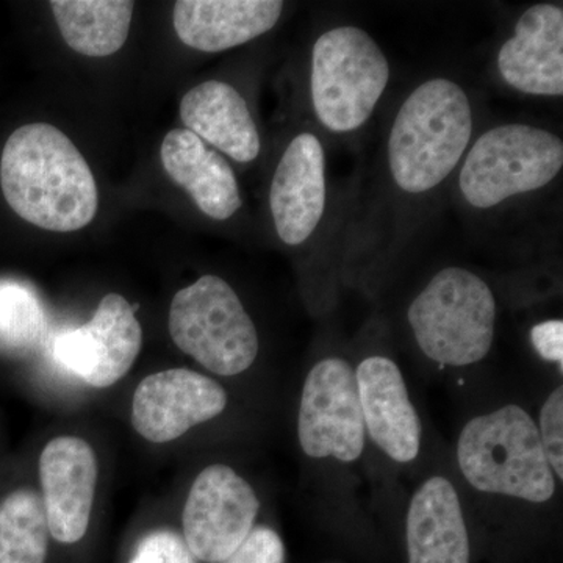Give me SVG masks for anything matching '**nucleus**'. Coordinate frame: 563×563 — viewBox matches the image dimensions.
Returning a JSON list of instances; mask_svg holds the SVG:
<instances>
[{
  "label": "nucleus",
  "mask_w": 563,
  "mask_h": 563,
  "mask_svg": "<svg viewBox=\"0 0 563 563\" xmlns=\"http://www.w3.org/2000/svg\"><path fill=\"white\" fill-rule=\"evenodd\" d=\"M279 0H180L174 29L181 43L201 52H222L265 35L279 22Z\"/></svg>",
  "instance_id": "nucleus-16"
},
{
  "label": "nucleus",
  "mask_w": 563,
  "mask_h": 563,
  "mask_svg": "<svg viewBox=\"0 0 563 563\" xmlns=\"http://www.w3.org/2000/svg\"><path fill=\"white\" fill-rule=\"evenodd\" d=\"M563 166V143L553 132L526 124L490 129L473 144L463 163L459 188L476 209L540 190Z\"/></svg>",
  "instance_id": "nucleus-7"
},
{
  "label": "nucleus",
  "mask_w": 563,
  "mask_h": 563,
  "mask_svg": "<svg viewBox=\"0 0 563 563\" xmlns=\"http://www.w3.org/2000/svg\"><path fill=\"white\" fill-rule=\"evenodd\" d=\"M498 70L509 87L525 95L562 96V7L539 3L526 10L512 38L499 49Z\"/></svg>",
  "instance_id": "nucleus-15"
},
{
  "label": "nucleus",
  "mask_w": 563,
  "mask_h": 563,
  "mask_svg": "<svg viewBox=\"0 0 563 563\" xmlns=\"http://www.w3.org/2000/svg\"><path fill=\"white\" fill-rule=\"evenodd\" d=\"M98 459L79 437H57L40 455V481L51 536L57 542H80L90 525Z\"/></svg>",
  "instance_id": "nucleus-12"
},
{
  "label": "nucleus",
  "mask_w": 563,
  "mask_h": 563,
  "mask_svg": "<svg viewBox=\"0 0 563 563\" xmlns=\"http://www.w3.org/2000/svg\"><path fill=\"white\" fill-rule=\"evenodd\" d=\"M285 547L279 533L258 526L222 563H284Z\"/></svg>",
  "instance_id": "nucleus-25"
},
{
  "label": "nucleus",
  "mask_w": 563,
  "mask_h": 563,
  "mask_svg": "<svg viewBox=\"0 0 563 563\" xmlns=\"http://www.w3.org/2000/svg\"><path fill=\"white\" fill-rule=\"evenodd\" d=\"M540 440L548 463L559 481L563 479V387H558L540 410Z\"/></svg>",
  "instance_id": "nucleus-23"
},
{
  "label": "nucleus",
  "mask_w": 563,
  "mask_h": 563,
  "mask_svg": "<svg viewBox=\"0 0 563 563\" xmlns=\"http://www.w3.org/2000/svg\"><path fill=\"white\" fill-rule=\"evenodd\" d=\"M406 533L409 563H470L461 499L444 477H431L415 492Z\"/></svg>",
  "instance_id": "nucleus-18"
},
{
  "label": "nucleus",
  "mask_w": 563,
  "mask_h": 563,
  "mask_svg": "<svg viewBox=\"0 0 563 563\" xmlns=\"http://www.w3.org/2000/svg\"><path fill=\"white\" fill-rule=\"evenodd\" d=\"M261 503L225 465L202 470L191 485L181 525L188 550L202 562H224L254 529Z\"/></svg>",
  "instance_id": "nucleus-9"
},
{
  "label": "nucleus",
  "mask_w": 563,
  "mask_h": 563,
  "mask_svg": "<svg viewBox=\"0 0 563 563\" xmlns=\"http://www.w3.org/2000/svg\"><path fill=\"white\" fill-rule=\"evenodd\" d=\"M0 187L11 210L44 231H80L98 213L90 165L60 129L46 122L11 133L0 158Z\"/></svg>",
  "instance_id": "nucleus-1"
},
{
  "label": "nucleus",
  "mask_w": 563,
  "mask_h": 563,
  "mask_svg": "<svg viewBox=\"0 0 563 563\" xmlns=\"http://www.w3.org/2000/svg\"><path fill=\"white\" fill-rule=\"evenodd\" d=\"M136 310L139 306L118 292L103 296L87 324L55 336V361L91 387L117 384L132 368L143 344Z\"/></svg>",
  "instance_id": "nucleus-10"
},
{
  "label": "nucleus",
  "mask_w": 563,
  "mask_h": 563,
  "mask_svg": "<svg viewBox=\"0 0 563 563\" xmlns=\"http://www.w3.org/2000/svg\"><path fill=\"white\" fill-rule=\"evenodd\" d=\"M129 563H195V555L188 550L184 537L169 529H161L141 540Z\"/></svg>",
  "instance_id": "nucleus-24"
},
{
  "label": "nucleus",
  "mask_w": 563,
  "mask_h": 563,
  "mask_svg": "<svg viewBox=\"0 0 563 563\" xmlns=\"http://www.w3.org/2000/svg\"><path fill=\"white\" fill-rule=\"evenodd\" d=\"M277 235L288 246L306 243L325 209V158L320 139L299 133L282 154L269 188Z\"/></svg>",
  "instance_id": "nucleus-13"
},
{
  "label": "nucleus",
  "mask_w": 563,
  "mask_h": 563,
  "mask_svg": "<svg viewBox=\"0 0 563 563\" xmlns=\"http://www.w3.org/2000/svg\"><path fill=\"white\" fill-rule=\"evenodd\" d=\"M390 80V65L368 32L342 25L322 33L312 51L314 114L328 131H357L372 117Z\"/></svg>",
  "instance_id": "nucleus-5"
},
{
  "label": "nucleus",
  "mask_w": 563,
  "mask_h": 563,
  "mask_svg": "<svg viewBox=\"0 0 563 563\" xmlns=\"http://www.w3.org/2000/svg\"><path fill=\"white\" fill-rule=\"evenodd\" d=\"M180 118L187 131L232 161L250 163L261 154V135L246 101L232 85L209 80L184 96Z\"/></svg>",
  "instance_id": "nucleus-19"
},
{
  "label": "nucleus",
  "mask_w": 563,
  "mask_h": 563,
  "mask_svg": "<svg viewBox=\"0 0 563 563\" xmlns=\"http://www.w3.org/2000/svg\"><path fill=\"white\" fill-rule=\"evenodd\" d=\"M533 347L544 361L563 365V322L550 320L539 322L531 331Z\"/></svg>",
  "instance_id": "nucleus-26"
},
{
  "label": "nucleus",
  "mask_w": 563,
  "mask_h": 563,
  "mask_svg": "<svg viewBox=\"0 0 563 563\" xmlns=\"http://www.w3.org/2000/svg\"><path fill=\"white\" fill-rule=\"evenodd\" d=\"M44 328V312L35 295L20 285L0 287V335L18 346H27Z\"/></svg>",
  "instance_id": "nucleus-22"
},
{
  "label": "nucleus",
  "mask_w": 563,
  "mask_h": 563,
  "mask_svg": "<svg viewBox=\"0 0 563 563\" xmlns=\"http://www.w3.org/2000/svg\"><path fill=\"white\" fill-rule=\"evenodd\" d=\"M473 135L468 96L450 79H431L410 92L393 121L388 166L410 195L439 187L461 162Z\"/></svg>",
  "instance_id": "nucleus-2"
},
{
  "label": "nucleus",
  "mask_w": 563,
  "mask_h": 563,
  "mask_svg": "<svg viewBox=\"0 0 563 563\" xmlns=\"http://www.w3.org/2000/svg\"><path fill=\"white\" fill-rule=\"evenodd\" d=\"M52 13L65 43L87 57H109L124 46L135 3L128 0H55Z\"/></svg>",
  "instance_id": "nucleus-20"
},
{
  "label": "nucleus",
  "mask_w": 563,
  "mask_h": 563,
  "mask_svg": "<svg viewBox=\"0 0 563 563\" xmlns=\"http://www.w3.org/2000/svg\"><path fill=\"white\" fill-rule=\"evenodd\" d=\"M298 437L309 457H335L340 462L361 457L366 440L365 422L355 369L343 358H324L307 374Z\"/></svg>",
  "instance_id": "nucleus-8"
},
{
  "label": "nucleus",
  "mask_w": 563,
  "mask_h": 563,
  "mask_svg": "<svg viewBox=\"0 0 563 563\" xmlns=\"http://www.w3.org/2000/svg\"><path fill=\"white\" fill-rule=\"evenodd\" d=\"M228 393L191 369L151 374L133 395L132 424L143 439L168 443L224 412Z\"/></svg>",
  "instance_id": "nucleus-11"
},
{
  "label": "nucleus",
  "mask_w": 563,
  "mask_h": 563,
  "mask_svg": "<svg viewBox=\"0 0 563 563\" xmlns=\"http://www.w3.org/2000/svg\"><path fill=\"white\" fill-rule=\"evenodd\" d=\"M161 158L166 174L211 220H229L242 207V192L232 166L195 133L187 129L166 133Z\"/></svg>",
  "instance_id": "nucleus-17"
},
{
  "label": "nucleus",
  "mask_w": 563,
  "mask_h": 563,
  "mask_svg": "<svg viewBox=\"0 0 563 563\" xmlns=\"http://www.w3.org/2000/svg\"><path fill=\"white\" fill-rule=\"evenodd\" d=\"M49 536L38 493L20 488L0 504V563H44Z\"/></svg>",
  "instance_id": "nucleus-21"
},
{
  "label": "nucleus",
  "mask_w": 563,
  "mask_h": 563,
  "mask_svg": "<svg viewBox=\"0 0 563 563\" xmlns=\"http://www.w3.org/2000/svg\"><path fill=\"white\" fill-rule=\"evenodd\" d=\"M407 320L426 357L440 365H473L487 357L495 340V295L476 274L451 266L413 299Z\"/></svg>",
  "instance_id": "nucleus-4"
},
{
  "label": "nucleus",
  "mask_w": 563,
  "mask_h": 563,
  "mask_svg": "<svg viewBox=\"0 0 563 563\" xmlns=\"http://www.w3.org/2000/svg\"><path fill=\"white\" fill-rule=\"evenodd\" d=\"M457 462L476 490L536 504L554 496L555 477L539 429L520 406L509 404L466 422Z\"/></svg>",
  "instance_id": "nucleus-3"
},
{
  "label": "nucleus",
  "mask_w": 563,
  "mask_h": 563,
  "mask_svg": "<svg viewBox=\"0 0 563 563\" xmlns=\"http://www.w3.org/2000/svg\"><path fill=\"white\" fill-rule=\"evenodd\" d=\"M363 422L373 442L399 463L420 454L421 422L395 362L383 355L365 358L355 369Z\"/></svg>",
  "instance_id": "nucleus-14"
},
{
  "label": "nucleus",
  "mask_w": 563,
  "mask_h": 563,
  "mask_svg": "<svg viewBox=\"0 0 563 563\" xmlns=\"http://www.w3.org/2000/svg\"><path fill=\"white\" fill-rule=\"evenodd\" d=\"M168 328L180 351L220 376L246 372L257 358L254 321L239 295L221 277L202 276L177 291Z\"/></svg>",
  "instance_id": "nucleus-6"
}]
</instances>
